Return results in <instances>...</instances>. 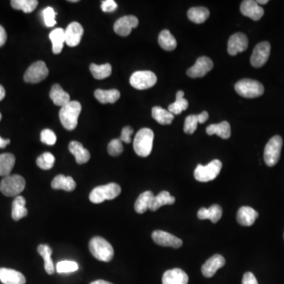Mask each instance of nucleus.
<instances>
[{"instance_id":"nucleus-51","label":"nucleus","mask_w":284,"mask_h":284,"mask_svg":"<svg viewBox=\"0 0 284 284\" xmlns=\"http://www.w3.org/2000/svg\"><path fill=\"white\" fill-rule=\"evenodd\" d=\"M11 143V140L10 139H4V138L0 137V148H4L7 147V145H9Z\"/></svg>"},{"instance_id":"nucleus-33","label":"nucleus","mask_w":284,"mask_h":284,"mask_svg":"<svg viewBox=\"0 0 284 284\" xmlns=\"http://www.w3.org/2000/svg\"><path fill=\"white\" fill-rule=\"evenodd\" d=\"M15 165V155L11 153L0 155V176L7 177L12 172Z\"/></svg>"},{"instance_id":"nucleus-26","label":"nucleus","mask_w":284,"mask_h":284,"mask_svg":"<svg viewBox=\"0 0 284 284\" xmlns=\"http://www.w3.org/2000/svg\"><path fill=\"white\" fill-rule=\"evenodd\" d=\"M206 132L209 135L216 134L223 139H228L231 137V126L228 121H222L218 124H212L206 129Z\"/></svg>"},{"instance_id":"nucleus-41","label":"nucleus","mask_w":284,"mask_h":284,"mask_svg":"<svg viewBox=\"0 0 284 284\" xmlns=\"http://www.w3.org/2000/svg\"><path fill=\"white\" fill-rule=\"evenodd\" d=\"M77 270H78V265L75 261H59L56 265V272L58 273H70V272H76Z\"/></svg>"},{"instance_id":"nucleus-7","label":"nucleus","mask_w":284,"mask_h":284,"mask_svg":"<svg viewBox=\"0 0 284 284\" xmlns=\"http://www.w3.org/2000/svg\"><path fill=\"white\" fill-rule=\"evenodd\" d=\"M222 166L221 161L219 159H214L206 166L198 165L194 170L195 179L200 182L214 180L221 172Z\"/></svg>"},{"instance_id":"nucleus-9","label":"nucleus","mask_w":284,"mask_h":284,"mask_svg":"<svg viewBox=\"0 0 284 284\" xmlns=\"http://www.w3.org/2000/svg\"><path fill=\"white\" fill-rule=\"evenodd\" d=\"M157 82V77L153 72L141 70L134 72L130 79V83L137 90H144L152 88Z\"/></svg>"},{"instance_id":"nucleus-22","label":"nucleus","mask_w":284,"mask_h":284,"mask_svg":"<svg viewBox=\"0 0 284 284\" xmlns=\"http://www.w3.org/2000/svg\"><path fill=\"white\" fill-rule=\"evenodd\" d=\"M69 150L74 155L76 161L79 165L87 163L90 160V152L78 141H71L69 144Z\"/></svg>"},{"instance_id":"nucleus-8","label":"nucleus","mask_w":284,"mask_h":284,"mask_svg":"<svg viewBox=\"0 0 284 284\" xmlns=\"http://www.w3.org/2000/svg\"><path fill=\"white\" fill-rule=\"evenodd\" d=\"M282 147V139L280 136L272 137L268 141L264 152V159L267 166L273 167L279 162Z\"/></svg>"},{"instance_id":"nucleus-55","label":"nucleus","mask_w":284,"mask_h":284,"mask_svg":"<svg viewBox=\"0 0 284 284\" xmlns=\"http://www.w3.org/2000/svg\"><path fill=\"white\" fill-rule=\"evenodd\" d=\"M1 119H2V114L0 113V121H1Z\"/></svg>"},{"instance_id":"nucleus-14","label":"nucleus","mask_w":284,"mask_h":284,"mask_svg":"<svg viewBox=\"0 0 284 284\" xmlns=\"http://www.w3.org/2000/svg\"><path fill=\"white\" fill-rule=\"evenodd\" d=\"M213 68V63L212 59L206 56H202L187 70V75L192 78L204 77Z\"/></svg>"},{"instance_id":"nucleus-37","label":"nucleus","mask_w":284,"mask_h":284,"mask_svg":"<svg viewBox=\"0 0 284 284\" xmlns=\"http://www.w3.org/2000/svg\"><path fill=\"white\" fill-rule=\"evenodd\" d=\"M158 42L164 50L173 51L177 47L176 39L171 33L170 31L167 29H165L159 33Z\"/></svg>"},{"instance_id":"nucleus-16","label":"nucleus","mask_w":284,"mask_h":284,"mask_svg":"<svg viewBox=\"0 0 284 284\" xmlns=\"http://www.w3.org/2000/svg\"><path fill=\"white\" fill-rule=\"evenodd\" d=\"M84 29L80 23L73 22L69 24L65 30V40L69 47H76L80 44Z\"/></svg>"},{"instance_id":"nucleus-38","label":"nucleus","mask_w":284,"mask_h":284,"mask_svg":"<svg viewBox=\"0 0 284 284\" xmlns=\"http://www.w3.org/2000/svg\"><path fill=\"white\" fill-rule=\"evenodd\" d=\"M90 71L95 78L97 80H102L107 78L111 74V66L109 63L97 65L92 63L90 66Z\"/></svg>"},{"instance_id":"nucleus-27","label":"nucleus","mask_w":284,"mask_h":284,"mask_svg":"<svg viewBox=\"0 0 284 284\" xmlns=\"http://www.w3.org/2000/svg\"><path fill=\"white\" fill-rule=\"evenodd\" d=\"M49 38L52 40V52L54 54H59L63 49L65 40V30L62 28H57L49 33Z\"/></svg>"},{"instance_id":"nucleus-29","label":"nucleus","mask_w":284,"mask_h":284,"mask_svg":"<svg viewBox=\"0 0 284 284\" xmlns=\"http://www.w3.org/2000/svg\"><path fill=\"white\" fill-rule=\"evenodd\" d=\"M26 200L22 196H17L12 204L11 216L14 220L18 221L28 215V210L25 208Z\"/></svg>"},{"instance_id":"nucleus-25","label":"nucleus","mask_w":284,"mask_h":284,"mask_svg":"<svg viewBox=\"0 0 284 284\" xmlns=\"http://www.w3.org/2000/svg\"><path fill=\"white\" fill-rule=\"evenodd\" d=\"M52 187L55 189H63L65 191H73L75 189L76 182L70 176L59 175L52 180Z\"/></svg>"},{"instance_id":"nucleus-46","label":"nucleus","mask_w":284,"mask_h":284,"mask_svg":"<svg viewBox=\"0 0 284 284\" xmlns=\"http://www.w3.org/2000/svg\"><path fill=\"white\" fill-rule=\"evenodd\" d=\"M133 133H134V130H133L132 127H125L121 131V136H120L119 139L123 142H125V143H131V135H132Z\"/></svg>"},{"instance_id":"nucleus-13","label":"nucleus","mask_w":284,"mask_h":284,"mask_svg":"<svg viewBox=\"0 0 284 284\" xmlns=\"http://www.w3.org/2000/svg\"><path fill=\"white\" fill-rule=\"evenodd\" d=\"M154 242L161 247L180 248L182 246V241L176 236L164 231H155L152 234Z\"/></svg>"},{"instance_id":"nucleus-24","label":"nucleus","mask_w":284,"mask_h":284,"mask_svg":"<svg viewBox=\"0 0 284 284\" xmlns=\"http://www.w3.org/2000/svg\"><path fill=\"white\" fill-rule=\"evenodd\" d=\"M223 209L218 205H213L209 209L201 208L197 213V217L200 220H210L216 224L221 219Z\"/></svg>"},{"instance_id":"nucleus-1","label":"nucleus","mask_w":284,"mask_h":284,"mask_svg":"<svg viewBox=\"0 0 284 284\" xmlns=\"http://www.w3.org/2000/svg\"><path fill=\"white\" fill-rule=\"evenodd\" d=\"M82 111V104L73 100L69 104L61 107L59 111V119L65 129L73 131L77 126L78 117Z\"/></svg>"},{"instance_id":"nucleus-15","label":"nucleus","mask_w":284,"mask_h":284,"mask_svg":"<svg viewBox=\"0 0 284 284\" xmlns=\"http://www.w3.org/2000/svg\"><path fill=\"white\" fill-rule=\"evenodd\" d=\"M248 38L244 33L237 32L230 37L227 45V52L231 56H236L238 53L245 52L248 48Z\"/></svg>"},{"instance_id":"nucleus-47","label":"nucleus","mask_w":284,"mask_h":284,"mask_svg":"<svg viewBox=\"0 0 284 284\" xmlns=\"http://www.w3.org/2000/svg\"><path fill=\"white\" fill-rule=\"evenodd\" d=\"M118 8L116 3L114 0H105L101 4V9L104 12H113Z\"/></svg>"},{"instance_id":"nucleus-39","label":"nucleus","mask_w":284,"mask_h":284,"mask_svg":"<svg viewBox=\"0 0 284 284\" xmlns=\"http://www.w3.org/2000/svg\"><path fill=\"white\" fill-rule=\"evenodd\" d=\"M11 4L14 9L22 11L26 14H29L37 8L38 1L36 0H12Z\"/></svg>"},{"instance_id":"nucleus-19","label":"nucleus","mask_w":284,"mask_h":284,"mask_svg":"<svg viewBox=\"0 0 284 284\" xmlns=\"http://www.w3.org/2000/svg\"><path fill=\"white\" fill-rule=\"evenodd\" d=\"M189 277L187 274L180 268L168 270L162 278L163 284H187Z\"/></svg>"},{"instance_id":"nucleus-4","label":"nucleus","mask_w":284,"mask_h":284,"mask_svg":"<svg viewBox=\"0 0 284 284\" xmlns=\"http://www.w3.org/2000/svg\"><path fill=\"white\" fill-rule=\"evenodd\" d=\"M121 190L119 185L114 182L104 186H97L90 193V200L94 204H100L104 200L116 198L121 193Z\"/></svg>"},{"instance_id":"nucleus-2","label":"nucleus","mask_w":284,"mask_h":284,"mask_svg":"<svg viewBox=\"0 0 284 284\" xmlns=\"http://www.w3.org/2000/svg\"><path fill=\"white\" fill-rule=\"evenodd\" d=\"M154 133L148 128H143L137 133L134 140V149L137 155L147 157L150 155L153 145Z\"/></svg>"},{"instance_id":"nucleus-44","label":"nucleus","mask_w":284,"mask_h":284,"mask_svg":"<svg viewBox=\"0 0 284 284\" xmlns=\"http://www.w3.org/2000/svg\"><path fill=\"white\" fill-rule=\"evenodd\" d=\"M57 13L55 12L53 8H45L42 11V15H43L44 22L47 27H53L56 25V16Z\"/></svg>"},{"instance_id":"nucleus-45","label":"nucleus","mask_w":284,"mask_h":284,"mask_svg":"<svg viewBox=\"0 0 284 284\" xmlns=\"http://www.w3.org/2000/svg\"><path fill=\"white\" fill-rule=\"evenodd\" d=\"M40 141L46 145H54L57 141V137L52 130L45 129L40 133Z\"/></svg>"},{"instance_id":"nucleus-34","label":"nucleus","mask_w":284,"mask_h":284,"mask_svg":"<svg viewBox=\"0 0 284 284\" xmlns=\"http://www.w3.org/2000/svg\"><path fill=\"white\" fill-rule=\"evenodd\" d=\"M153 197L154 194L152 191H145L141 193L134 205V209L136 213L142 214L149 209V206Z\"/></svg>"},{"instance_id":"nucleus-18","label":"nucleus","mask_w":284,"mask_h":284,"mask_svg":"<svg viewBox=\"0 0 284 284\" xmlns=\"http://www.w3.org/2000/svg\"><path fill=\"white\" fill-rule=\"evenodd\" d=\"M225 263V259L223 256L216 254L207 260L204 265H202V274L206 278H211L220 268L224 266Z\"/></svg>"},{"instance_id":"nucleus-32","label":"nucleus","mask_w":284,"mask_h":284,"mask_svg":"<svg viewBox=\"0 0 284 284\" xmlns=\"http://www.w3.org/2000/svg\"><path fill=\"white\" fill-rule=\"evenodd\" d=\"M187 15L188 18L193 23L201 24L204 23L209 18L210 12L207 8L197 7V8H190L188 11Z\"/></svg>"},{"instance_id":"nucleus-52","label":"nucleus","mask_w":284,"mask_h":284,"mask_svg":"<svg viewBox=\"0 0 284 284\" xmlns=\"http://www.w3.org/2000/svg\"><path fill=\"white\" fill-rule=\"evenodd\" d=\"M6 96L5 89H4V86L0 85V101L4 100V97Z\"/></svg>"},{"instance_id":"nucleus-10","label":"nucleus","mask_w":284,"mask_h":284,"mask_svg":"<svg viewBox=\"0 0 284 284\" xmlns=\"http://www.w3.org/2000/svg\"><path fill=\"white\" fill-rule=\"evenodd\" d=\"M49 69L43 61H37L36 63H32L24 75V80L25 83H40L45 80L49 75Z\"/></svg>"},{"instance_id":"nucleus-42","label":"nucleus","mask_w":284,"mask_h":284,"mask_svg":"<svg viewBox=\"0 0 284 284\" xmlns=\"http://www.w3.org/2000/svg\"><path fill=\"white\" fill-rule=\"evenodd\" d=\"M123 151H124V145H123V141L119 138L111 140L107 145V152L112 156L119 155Z\"/></svg>"},{"instance_id":"nucleus-43","label":"nucleus","mask_w":284,"mask_h":284,"mask_svg":"<svg viewBox=\"0 0 284 284\" xmlns=\"http://www.w3.org/2000/svg\"><path fill=\"white\" fill-rule=\"evenodd\" d=\"M198 120L197 114H191L186 117L184 124V132L186 134H192L197 130Z\"/></svg>"},{"instance_id":"nucleus-49","label":"nucleus","mask_w":284,"mask_h":284,"mask_svg":"<svg viewBox=\"0 0 284 284\" xmlns=\"http://www.w3.org/2000/svg\"><path fill=\"white\" fill-rule=\"evenodd\" d=\"M7 39H8L7 32L4 27L0 25V47H3L5 45Z\"/></svg>"},{"instance_id":"nucleus-53","label":"nucleus","mask_w":284,"mask_h":284,"mask_svg":"<svg viewBox=\"0 0 284 284\" xmlns=\"http://www.w3.org/2000/svg\"><path fill=\"white\" fill-rule=\"evenodd\" d=\"M90 284H113L111 282H107V281L102 280V279H99V280L94 281L92 282Z\"/></svg>"},{"instance_id":"nucleus-40","label":"nucleus","mask_w":284,"mask_h":284,"mask_svg":"<svg viewBox=\"0 0 284 284\" xmlns=\"http://www.w3.org/2000/svg\"><path fill=\"white\" fill-rule=\"evenodd\" d=\"M56 158L51 152H45L36 159V165L42 170H50L53 168Z\"/></svg>"},{"instance_id":"nucleus-11","label":"nucleus","mask_w":284,"mask_h":284,"mask_svg":"<svg viewBox=\"0 0 284 284\" xmlns=\"http://www.w3.org/2000/svg\"><path fill=\"white\" fill-rule=\"evenodd\" d=\"M271 52V45L268 42H261L256 45L250 58L251 65L256 68H260L267 63Z\"/></svg>"},{"instance_id":"nucleus-5","label":"nucleus","mask_w":284,"mask_h":284,"mask_svg":"<svg viewBox=\"0 0 284 284\" xmlns=\"http://www.w3.org/2000/svg\"><path fill=\"white\" fill-rule=\"evenodd\" d=\"M235 91L245 98H256L262 96L265 92L264 86L258 80L245 78L238 80L234 86Z\"/></svg>"},{"instance_id":"nucleus-20","label":"nucleus","mask_w":284,"mask_h":284,"mask_svg":"<svg viewBox=\"0 0 284 284\" xmlns=\"http://www.w3.org/2000/svg\"><path fill=\"white\" fill-rule=\"evenodd\" d=\"M0 281L4 284H25V275L16 270L0 268Z\"/></svg>"},{"instance_id":"nucleus-30","label":"nucleus","mask_w":284,"mask_h":284,"mask_svg":"<svg viewBox=\"0 0 284 284\" xmlns=\"http://www.w3.org/2000/svg\"><path fill=\"white\" fill-rule=\"evenodd\" d=\"M95 97L101 104H114L120 98V93L117 90H97L95 91Z\"/></svg>"},{"instance_id":"nucleus-28","label":"nucleus","mask_w":284,"mask_h":284,"mask_svg":"<svg viewBox=\"0 0 284 284\" xmlns=\"http://www.w3.org/2000/svg\"><path fill=\"white\" fill-rule=\"evenodd\" d=\"M175 198L172 196L168 191H162L154 196L152 202H151L150 206H149V210L155 212L162 206H166V205L175 204Z\"/></svg>"},{"instance_id":"nucleus-17","label":"nucleus","mask_w":284,"mask_h":284,"mask_svg":"<svg viewBox=\"0 0 284 284\" xmlns=\"http://www.w3.org/2000/svg\"><path fill=\"white\" fill-rule=\"evenodd\" d=\"M240 11L244 16L248 17L254 21H259L265 14L261 6L254 0H245L241 3Z\"/></svg>"},{"instance_id":"nucleus-48","label":"nucleus","mask_w":284,"mask_h":284,"mask_svg":"<svg viewBox=\"0 0 284 284\" xmlns=\"http://www.w3.org/2000/svg\"><path fill=\"white\" fill-rule=\"evenodd\" d=\"M241 284H258V282L252 272H247L243 275Z\"/></svg>"},{"instance_id":"nucleus-3","label":"nucleus","mask_w":284,"mask_h":284,"mask_svg":"<svg viewBox=\"0 0 284 284\" xmlns=\"http://www.w3.org/2000/svg\"><path fill=\"white\" fill-rule=\"evenodd\" d=\"M90 252L95 258L104 262H109L114 257V249L102 237H94L90 241Z\"/></svg>"},{"instance_id":"nucleus-35","label":"nucleus","mask_w":284,"mask_h":284,"mask_svg":"<svg viewBox=\"0 0 284 284\" xmlns=\"http://www.w3.org/2000/svg\"><path fill=\"white\" fill-rule=\"evenodd\" d=\"M152 118L161 125H169L174 120V114L163 107L155 106L152 110Z\"/></svg>"},{"instance_id":"nucleus-31","label":"nucleus","mask_w":284,"mask_h":284,"mask_svg":"<svg viewBox=\"0 0 284 284\" xmlns=\"http://www.w3.org/2000/svg\"><path fill=\"white\" fill-rule=\"evenodd\" d=\"M38 253L45 260V268L47 273L52 275L56 271L53 261L52 259V250L48 245L42 244L37 248Z\"/></svg>"},{"instance_id":"nucleus-23","label":"nucleus","mask_w":284,"mask_h":284,"mask_svg":"<svg viewBox=\"0 0 284 284\" xmlns=\"http://www.w3.org/2000/svg\"><path fill=\"white\" fill-rule=\"evenodd\" d=\"M49 97L52 99L55 105L64 107L70 102V97L68 93L65 92L59 84H55L52 87Z\"/></svg>"},{"instance_id":"nucleus-21","label":"nucleus","mask_w":284,"mask_h":284,"mask_svg":"<svg viewBox=\"0 0 284 284\" xmlns=\"http://www.w3.org/2000/svg\"><path fill=\"white\" fill-rule=\"evenodd\" d=\"M258 217V212L249 206H243V207L240 208L237 213V221L240 225L245 226V227L252 226Z\"/></svg>"},{"instance_id":"nucleus-54","label":"nucleus","mask_w":284,"mask_h":284,"mask_svg":"<svg viewBox=\"0 0 284 284\" xmlns=\"http://www.w3.org/2000/svg\"><path fill=\"white\" fill-rule=\"evenodd\" d=\"M257 3H258V4H263V5H264V4H267L268 3V0H258V1H257Z\"/></svg>"},{"instance_id":"nucleus-12","label":"nucleus","mask_w":284,"mask_h":284,"mask_svg":"<svg viewBox=\"0 0 284 284\" xmlns=\"http://www.w3.org/2000/svg\"><path fill=\"white\" fill-rule=\"evenodd\" d=\"M138 23V18L134 15L121 17L114 23V30L119 36H129L132 29L136 28Z\"/></svg>"},{"instance_id":"nucleus-36","label":"nucleus","mask_w":284,"mask_h":284,"mask_svg":"<svg viewBox=\"0 0 284 284\" xmlns=\"http://www.w3.org/2000/svg\"><path fill=\"white\" fill-rule=\"evenodd\" d=\"M189 103L184 99V92L179 91L176 93V100L173 104L168 106V111L172 114H180L182 111L187 109Z\"/></svg>"},{"instance_id":"nucleus-50","label":"nucleus","mask_w":284,"mask_h":284,"mask_svg":"<svg viewBox=\"0 0 284 284\" xmlns=\"http://www.w3.org/2000/svg\"><path fill=\"white\" fill-rule=\"evenodd\" d=\"M198 124H205L209 119V113L207 111H203L200 114H197Z\"/></svg>"},{"instance_id":"nucleus-6","label":"nucleus","mask_w":284,"mask_h":284,"mask_svg":"<svg viewBox=\"0 0 284 284\" xmlns=\"http://www.w3.org/2000/svg\"><path fill=\"white\" fill-rule=\"evenodd\" d=\"M25 180L19 175H8L0 183V190L7 197H15L23 191Z\"/></svg>"}]
</instances>
